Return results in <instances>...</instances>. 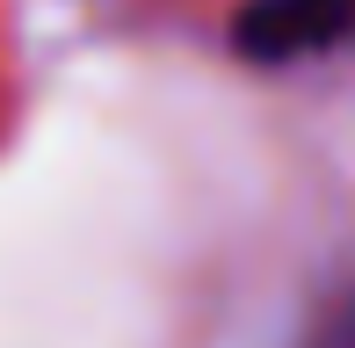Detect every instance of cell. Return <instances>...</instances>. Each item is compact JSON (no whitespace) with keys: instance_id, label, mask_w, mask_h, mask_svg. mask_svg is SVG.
I'll return each instance as SVG.
<instances>
[{"instance_id":"7a4b0ae2","label":"cell","mask_w":355,"mask_h":348,"mask_svg":"<svg viewBox=\"0 0 355 348\" xmlns=\"http://www.w3.org/2000/svg\"><path fill=\"white\" fill-rule=\"evenodd\" d=\"M304 348H355V290H341L327 312H319V327H312Z\"/></svg>"},{"instance_id":"6da1fadb","label":"cell","mask_w":355,"mask_h":348,"mask_svg":"<svg viewBox=\"0 0 355 348\" xmlns=\"http://www.w3.org/2000/svg\"><path fill=\"white\" fill-rule=\"evenodd\" d=\"M232 44L254 66H290L312 51L355 44V0H239Z\"/></svg>"}]
</instances>
